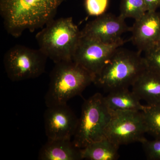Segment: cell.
<instances>
[{"instance_id":"1","label":"cell","mask_w":160,"mask_h":160,"mask_svg":"<svg viewBox=\"0 0 160 160\" xmlns=\"http://www.w3.org/2000/svg\"><path fill=\"white\" fill-rule=\"evenodd\" d=\"M64 0H0L5 29L14 37L42 28L54 19Z\"/></svg>"},{"instance_id":"2","label":"cell","mask_w":160,"mask_h":160,"mask_svg":"<svg viewBox=\"0 0 160 160\" xmlns=\"http://www.w3.org/2000/svg\"><path fill=\"white\" fill-rule=\"evenodd\" d=\"M81 37L70 17L53 19L36 35L39 49L55 63L72 60Z\"/></svg>"},{"instance_id":"3","label":"cell","mask_w":160,"mask_h":160,"mask_svg":"<svg viewBox=\"0 0 160 160\" xmlns=\"http://www.w3.org/2000/svg\"><path fill=\"white\" fill-rule=\"evenodd\" d=\"M120 47L112 55L93 82L108 92L128 89L146 69L141 52Z\"/></svg>"},{"instance_id":"4","label":"cell","mask_w":160,"mask_h":160,"mask_svg":"<svg viewBox=\"0 0 160 160\" xmlns=\"http://www.w3.org/2000/svg\"><path fill=\"white\" fill-rule=\"evenodd\" d=\"M95 77L72 60L55 63L45 97L46 106L67 104L94 82Z\"/></svg>"},{"instance_id":"5","label":"cell","mask_w":160,"mask_h":160,"mask_svg":"<svg viewBox=\"0 0 160 160\" xmlns=\"http://www.w3.org/2000/svg\"><path fill=\"white\" fill-rule=\"evenodd\" d=\"M111 116V111L101 93H95L86 100L82 106L81 116L73 136L72 142L75 146L83 149L106 137Z\"/></svg>"},{"instance_id":"6","label":"cell","mask_w":160,"mask_h":160,"mask_svg":"<svg viewBox=\"0 0 160 160\" xmlns=\"http://www.w3.org/2000/svg\"><path fill=\"white\" fill-rule=\"evenodd\" d=\"M47 58L39 49L17 45L5 53L4 67L7 76L12 82L31 79L45 72Z\"/></svg>"},{"instance_id":"7","label":"cell","mask_w":160,"mask_h":160,"mask_svg":"<svg viewBox=\"0 0 160 160\" xmlns=\"http://www.w3.org/2000/svg\"><path fill=\"white\" fill-rule=\"evenodd\" d=\"M146 133L147 128L142 111H111L105 136L116 145L120 147L142 143L146 139Z\"/></svg>"},{"instance_id":"8","label":"cell","mask_w":160,"mask_h":160,"mask_svg":"<svg viewBox=\"0 0 160 160\" xmlns=\"http://www.w3.org/2000/svg\"><path fill=\"white\" fill-rule=\"evenodd\" d=\"M126 42L122 40L113 44H106L82 35L72 60L95 78L114 51Z\"/></svg>"},{"instance_id":"9","label":"cell","mask_w":160,"mask_h":160,"mask_svg":"<svg viewBox=\"0 0 160 160\" xmlns=\"http://www.w3.org/2000/svg\"><path fill=\"white\" fill-rule=\"evenodd\" d=\"M125 19L120 15L118 16L111 13H106L97 17L87 23L82 30V35L106 44H113L123 40L122 35L130 31Z\"/></svg>"},{"instance_id":"10","label":"cell","mask_w":160,"mask_h":160,"mask_svg":"<svg viewBox=\"0 0 160 160\" xmlns=\"http://www.w3.org/2000/svg\"><path fill=\"white\" fill-rule=\"evenodd\" d=\"M44 113L45 132L48 139H71L78 118L67 104L48 106Z\"/></svg>"},{"instance_id":"11","label":"cell","mask_w":160,"mask_h":160,"mask_svg":"<svg viewBox=\"0 0 160 160\" xmlns=\"http://www.w3.org/2000/svg\"><path fill=\"white\" fill-rule=\"evenodd\" d=\"M131 40L138 51L146 52L156 46L160 38V13L148 11L131 27Z\"/></svg>"},{"instance_id":"12","label":"cell","mask_w":160,"mask_h":160,"mask_svg":"<svg viewBox=\"0 0 160 160\" xmlns=\"http://www.w3.org/2000/svg\"><path fill=\"white\" fill-rule=\"evenodd\" d=\"M40 160L82 159L81 149L76 147L71 139H48L39 152Z\"/></svg>"},{"instance_id":"13","label":"cell","mask_w":160,"mask_h":160,"mask_svg":"<svg viewBox=\"0 0 160 160\" xmlns=\"http://www.w3.org/2000/svg\"><path fill=\"white\" fill-rule=\"evenodd\" d=\"M132 87V91L148 106L160 105V74L146 68Z\"/></svg>"},{"instance_id":"14","label":"cell","mask_w":160,"mask_h":160,"mask_svg":"<svg viewBox=\"0 0 160 160\" xmlns=\"http://www.w3.org/2000/svg\"><path fill=\"white\" fill-rule=\"evenodd\" d=\"M104 99L106 106L111 111H142L146 107L129 88L110 92Z\"/></svg>"},{"instance_id":"15","label":"cell","mask_w":160,"mask_h":160,"mask_svg":"<svg viewBox=\"0 0 160 160\" xmlns=\"http://www.w3.org/2000/svg\"><path fill=\"white\" fill-rule=\"evenodd\" d=\"M119 146L105 137L81 149L82 159L116 160L119 158Z\"/></svg>"},{"instance_id":"16","label":"cell","mask_w":160,"mask_h":160,"mask_svg":"<svg viewBox=\"0 0 160 160\" xmlns=\"http://www.w3.org/2000/svg\"><path fill=\"white\" fill-rule=\"evenodd\" d=\"M120 15L125 18H132L135 21L139 19L148 12L144 0H122Z\"/></svg>"},{"instance_id":"17","label":"cell","mask_w":160,"mask_h":160,"mask_svg":"<svg viewBox=\"0 0 160 160\" xmlns=\"http://www.w3.org/2000/svg\"><path fill=\"white\" fill-rule=\"evenodd\" d=\"M147 133L154 138H160V105L146 106L142 111Z\"/></svg>"},{"instance_id":"18","label":"cell","mask_w":160,"mask_h":160,"mask_svg":"<svg viewBox=\"0 0 160 160\" xmlns=\"http://www.w3.org/2000/svg\"><path fill=\"white\" fill-rule=\"evenodd\" d=\"M109 0H85V6L89 15L98 17L105 13Z\"/></svg>"},{"instance_id":"19","label":"cell","mask_w":160,"mask_h":160,"mask_svg":"<svg viewBox=\"0 0 160 160\" xmlns=\"http://www.w3.org/2000/svg\"><path fill=\"white\" fill-rule=\"evenodd\" d=\"M141 143L147 159L160 160V138L152 140L146 138Z\"/></svg>"},{"instance_id":"20","label":"cell","mask_w":160,"mask_h":160,"mask_svg":"<svg viewBox=\"0 0 160 160\" xmlns=\"http://www.w3.org/2000/svg\"><path fill=\"white\" fill-rule=\"evenodd\" d=\"M144 59L147 69L160 74V48L155 47L146 52Z\"/></svg>"},{"instance_id":"21","label":"cell","mask_w":160,"mask_h":160,"mask_svg":"<svg viewBox=\"0 0 160 160\" xmlns=\"http://www.w3.org/2000/svg\"><path fill=\"white\" fill-rule=\"evenodd\" d=\"M148 11H155L160 7V0H144Z\"/></svg>"},{"instance_id":"22","label":"cell","mask_w":160,"mask_h":160,"mask_svg":"<svg viewBox=\"0 0 160 160\" xmlns=\"http://www.w3.org/2000/svg\"><path fill=\"white\" fill-rule=\"evenodd\" d=\"M155 47H157V48H160V38L158 41L157 44L156 46Z\"/></svg>"}]
</instances>
